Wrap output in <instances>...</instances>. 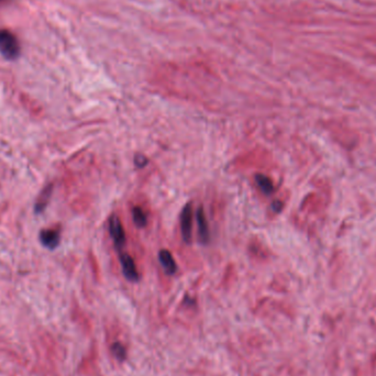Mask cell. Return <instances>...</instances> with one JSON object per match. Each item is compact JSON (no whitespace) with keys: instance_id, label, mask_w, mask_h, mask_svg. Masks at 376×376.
I'll return each instance as SVG.
<instances>
[{"instance_id":"6da1fadb","label":"cell","mask_w":376,"mask_h":376,"mask_svg":"<svg viewBox=\"0 0 376 376\" xmlns=\"http://www.w3.org/2000/svg\"><path fill=\"white\" fill-rule=\"evenodd\" d=\"M0 52L8 60H15L19 54V45L13 34L0 30Z\"/></svg>"},{"instance_id":"7a4b0ae2","label":"cell","mask_w":376,"mask_h":376,"mask_svg":"<svg viewBox=\"0 0 376 376\" xmlns=\"http://www.w3.org/2000/svg\"><path fill=\"white\" fill-rule=\"evenodd\" d=\"M109 231H110V235L115 246L118 250H121L126 243V234L120 219L117 216H112L109 220Z\"/></svg>"},{"instance_id":"3957f363","label":"cell","mask_w":376,"mask_h":376,"mask_svg":"<svg viewBox=\"0 0 376 376\" xmlns=\"http://www.w3.org/2000/svg\"><path fill=\"white\" fill-rule=\"evenodd\" d=\"M192 228H193V211L192 206L187 204L184 207L181 215V231L182 236L185 242L189 243L192 240Z\"/></svg>"},{"instance_id":"277c9868","label":"cell","mask_w":376,"mask_h":376,"mask_svg":"<svg viewBox=\"0 0 376 376\" xmlns=\"http://www.w3.org/2000/svg\"><path fill=\"white\" fill-rule=\"evenodd\" d=\"M120 262L121 266H122V272L123 275L126 276L127 280L130 282H137L139 280V274L136 268V263L133 261V259L127 253H121L120 254Z\"/></svg>"},{"instance_id":"5b68a950","label":"cell","mask_w":376,"mask_h":376,"mask_svg":"<svg viewBox=\"0 0 376 376\" xmlns=\"http://www.w3.org/2000/svg\"><path fill=\"white\" fill-rule=\"evenodd\" d=\"M159 260H160L161 265L163 266V269L167 274L173 275L175 273L177 270V266H176L175 260L174 258H173L171 252H169L167 250H161L159 253Z\"/></svg>"},{"instance_id":"8992f818","label":"cell","mask_w":376,"mask_h":376,"mask_svg":"<svg viewBox=\"0 0 376 376\" xmlns=\"http://www.w3.org/2000/svg\"><path fill=\"white\" fill-rule=\"evenodd\" d=\"M196 219H197V223H198L199 238L202 243H207V242L209 241V230H208L207 219H206L204 210H202V208H199V209L197 210Z\"/></svg>"},{"instance_id":"52a82bcc","label":"cell","mask_w":376,"mask_h":376,"mask_svg":"<svg viewBox=\"0 0 376 376\" xmlns=\"http://www.w3.org/2000/svg\"><path fill=\"white\" fill-rule=\"evenodd\" d=\"M40 240H41L44 246L53 250L60 243V234L56 231L52 230L42 231L41 234H40Z\"/></svg>"},{"instance_id":"ba28073f","label":"cell","mask_w":376,"mask_h":376,"mask_svg":"<svg viewBox=\"0 0 376 376\" xmlns=\"http://www.w3.org/2000/svg\"><path fill=\"white\" fill-rule=\"evenodd\" d=\"M256 179H257L258 185L260 186V189H261L264 194L270 195V194L274 192L273 183H272V181L268 176L262 175V174H258L256 176Z\"/></svg>"},{"instance_id":"9c48e42d","label":"cell","mask_w":376,"mask_h":376,"mask_svg":"<svg viewBox=\"0 0 376 376\" xmlns=\"http://www.w3.org/2000/svg\"><path fill=\"white\" fill-rule=\"evenodd\" d=\"M132 215H133V221H135L136 225L139 228H143L146 227L147 224V216L144 211L141 209L140 207H135L132 210Z\"/></svg>"},{"instance_id":"30bf717a","label":"cell","mask_w":376,"mask_h":376,"mask_svg":"<svg viewBox=\"0 0 376 376\" xmlns=\"http://www.w3.org/2000/svg\"><path fill=\"white\" fill-rule=\"evenodd\" d=\"M111 352L113 356L117 358V360L119 361H124L126 357H127V351H126V348L124 346L119 343V342H115L112 344L111 346Z\"/></svg>"},{"instance_id":"8fae6325","label":"cell","mask_w":376,"mask_h":376,"mask_svg":"<svg viewBox=\"0 0 376 376\" xmlns=\"http://www.w3.org/2000/svg\"><path fill=\"white\" fill-rule=\"evenodd\" d=\"M135 163L138 167H143L147 165V159L142 154H137L135 156Z\"/></svg>"},{"instance_id":"7c38bea8","label":"cell","mask_w":376,"mask_h":376,"mask_svg":"<svg viewBox=\"0 0 376 376\" xmlns=\"http://www.w3.org/2000/svg\"><path fill=\"white\" fill-rule=\"evenodd\" d=\"M282 208H283V204H282L281 201H274V202H273V209H274L275 211H277V212L281 211V210H282Z\"/></svg>"}]
</instances>
